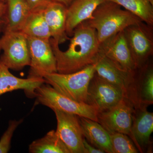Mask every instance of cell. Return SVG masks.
<instances>
[{
	"mask_svg": "<svg viewBox=\"0 0 153 153\" xmlns=\"http://www.w3.org/2000/svg\"><path fill=\"white\" fill-rule=\"evenodd\" d=\"M45 83L42 77L23 79L14 76L0 60V96L10 91L22 89L28 97H35L36 89Z\"/></svg>",
	"mask_w": 153,
	"mask_h": 153,
	"instance_id": "5bb4252c",
	"label": "cell"
},
{
	"mask_svg": "<svg viewBox=\"0 0 153 153\" xmlns=\"http://www.w3.org/2000/svg\"><path fill=\"white\" fill-rule=\"evenodd\" d=\"M113 153L139 152L135 145L127 135L121 133H109Z\"/></svg>",
	"mask_w": 153,
	"mask_h": 153,
	"instance_id": "603a6c76",
	"label": "cell"
},
{
	"mask_svg": "<svg viewBox=\"0 0 153 153\" xmlns=\"http://www.w3.org/2000/svg\"><path fill=\"white\" fill-rule=\"evenodd\" d=\"M94 64L96 74L107 82L124 91L128 98L134 104L135 103V89L137 70L132 72L122 69L100 51Z\"/></svg>",
	"mask_w": 153,
	"mask_h": 153,
	"instance_id": "52a82bcc",
	"label": "cell"
},
{
	"mask_svg": "<svg viewBox=\"0 0 153 153\" xmlns=\"http://www.w3.org/2000/svg\"><path fill=\"white\" fill-rule=\"evenodd\" d=\"M43 11L30 12L20 31L27 37L50 39L51 34Z\"/></svg>",
	"mask_w": 153,
	"mask_h": 153,
	"instance_id": "ffe728a7",
	"label": "cell"
},
{
	"mask_svg": "<svg viewBox=\"0 0 153 153\" xmlns=\"http://www.w3.org/2000/svg\"><path fill=\"white\" fill-rule=\"evenodd\" d=\"M105 0H74L67 8L66 33L71 37L79 24L92 18L94 12Z\"/></svg>",
	"mask_w": 153,
	"mask_h": 153,
	"instance_id": "2e32d148",
	"label": "cell"
},
{
	"mask_svg": "<svg viewBox=\"0 0 153 153\" xmlns=\"http://www.w3.org/2000/svg\"><path fill=\"white\" fill-rule=\"evenodd\" d=\"M35 94L38 103L53 111L75 114L97 122L98 111L94 106L72 100L61 94L50 85H45L44 83L36 89Z\"/></svg>",
	"mask_w": 153,
	"mask_h": 153,
	"instance_id": "277c9868",
	"label": "cell"
},
{
	"mask_svg": "<svg viewBox=\"0 0 153 153\" xmlns=\"http://www.w3.org/2000/svg\"><path fill=\"white\" fill-rule=\"evenodd\" d=\"M67 8L61 3L52 1L43 11L51 38L59 45L70 39L66 33Z\"/></svg>",
	"mask_w": 153,
	"mask_h": 153,
	"instance_id": "9a60e30c",
	"label": "cell"
},
{
	"mask_svg": "<svg viewBox=\"0 0 153 153\" xmlns=\"http://www.w3.org/2000/svg\"><path fill=\"white\" fill-rule=\"evenodd\" d=\"M83 137L91 144L105 153H113L108 132L97 122L79 117Z\"/></svg>",
	"mask_w": 153,
	"mask_h": 153,
	"instance_id": "e0dca14e",
	"label": "cell"
},
{
	"mask_svg": "<svg viewBox=\"0 0 153 153\" xmlns=\"http://www.w3.org/2000/svg\"><path fill=\"white\" fill-rule=\"evenodd\" d=\"M100 52L123 70H137L123 31L100 44Z\"/></svg>",
	"mask_w": 153,
	"mask_h": 153,
	"instance_id": "4fadbf2b",
	"label": "cell"
},
{
	"mask_svg": "<svg viewBox=\"0 0 153 153\" xmlns=\"http://www.w3.org/2000/svg\"><path fill=\"white\" fill-rule=\"evenodd\" d=\"M53 111L57 120L55 131L70 153H85L79 116L60 111Z\"/></svg>",
	"mask_w": 153,
	"mask_h": 153,
	"instance_id": "8fae6325",
	"label": "cell"
},
{
	"mask_svg": "<svg viewBox=\"0 0 153 153\" xmlns=\"http://www.w3.org/2000/svg\"><path fill=\"white\" fill-rule=\"evenodd\" d=\"M27 41L30 57L28 77H42L46 73L57 72L56 59L50 39L27 37Z\"/></svg>",
	"mask_w": 153,
	"mask_h": 153,
	"instance_id": "9c48e42d",
	"label": "cell"
},
{
	"mask_svg": "<svg viewBox=\"0 0 153 153\" xmlns=\"http://www.w3.org/2000/svg\"><path fill=\"white\" fill-rule=\"evenodd\" d=\"M126 97L128 98L124 91L102 79L96 73L89 82L87 104L94 106L98 112L111 108Z\"/></svg>",
	"mask_w": 153,
	"mask_h": 153,
	"instance_id": "ba28073f",
	"label": "cell"
},
{
	"mask_svg": "<svg viewBox=\"0 0 153 153\" xmlns=\"http://www.w3.org/2000/svg\"><path fill=\"white\" fill-rule=\"evenodd\" d=\"M149 62L144 66L138 69L140 71L138 76L137 72L135 107L139 105L148 107L153 103V66L149 64Z\"/></svg>",
	"mask_w": 153,
	"mask_h": 153,
	"instance_id": "ac0fdd59",
	"label": "cell"
},
{
	"mask_svg": "<svg viewBox=\"0 0 153 153\" xmlns=\"http://www.w3.org/2000/svg\"><path fill=\"white\" fill-rule=\"evenodd\" d=\"M1 50V44H0V51Z\"/></svg>",
	"mask_w": 153,
	"mask_h": 153,
	"instance_id": "f546056e",
	"label": "cell"
},
{
	"mask_svg": "<svg viewBox=\"0 0 153 153\" xmlns=\"http://www.w3.org/2000/svg\"><path fill=\"white\" fill-rule=\"evenodd\" d=\"M83 143L85 153H105L103 151L96 148L93 145L89 143L85 138L83 139Z\"/></svg>",
	"mask_w": 153,
	"mask_h": 153,
	"instance_id": "4316f807",
	"label": "cell"
},
{
	"mask_svg": "<svg viewBox=\"0 0 153 153\" xmlns=\"http://www.w3.org/2000/svg\"><path fill=\"white\" fill-rule=\"evenodd\" d=\"M29 151L31 153H70L54 130L33 141L29 146Z\"/></svg>",
	"mask_w": 153,
	"mask_h": 153,
	"instance_id": "44dd1931",
	"label": "cell"
},
{
	"mask_svg": "<svg viewBox=\"0 0 153 153\" xmlns=\"http://www.w3.org/2000/svg\"><path fill=\"white\" fill-rule=\"evenodd\" d=\"M0 38L1 50L3 53L0 58L9 69L21 70L30 66V57L27 37L21 31H4Z\"/></svg>",
	"mask_w": 153,
	"mask_h": 153,
	"instance_id": "5b68a950",
	"label": "cell"
},
{
	"mask_svg": "<svg viewBox=\"0 0 153 153\" xmlns=\"http://www.w3.org/2000/svg\"><path fill=\"white\" fill-rule=\"evenodd\" d=\"M0 2H6V0H0Z\"/></svg>",
	"mask_w": 153,
	"mask_h": 153,
	"instance_id": "f1b7e54d",
	"label": "cell"
},
{
	"mask_svg": "<svg viewBox=\"0 0 153 153\" xmlns=\"http://www.w3.org/2000/svg\"><path fill=\"white\" fill-rule=\"evenodd\" d=\"M95 73L94 64L74 73H46L42 77L61 94L72 100L87 103L88 88Z\"/></svg>",
	"mask_w": 153,
	"mask_h": 153,
	"instance_id": "3957f363",
	"label": "cell"
},
{
	"mask_svg": "<svg viewBox=\"0 0 153 153\" xmlns=\"http://www.w3.org/2000/svg\"><path fill=\"white\" fill-rule=\"evenodd\" d=\"M123 7L142 22L153 26V0H105Z\"/></svg>",
	"mask_w": 153,
	"mask_h": 153,
	"instance_id": "7402d4cb",
	"label": "cell"
},
{
	"mask_svg": "<svg viewBox=\"0 0 153 153\" xmlns=\"http://www.w3.org/2000/svg\"><path fill=\"white\" fill-rule=\"evenodd\" d=\"M123 32L137 68L139 69L153 55V27L142 21L127 27Z\"/></svg>",
	"mask_w": 153,
	"mask_h": 153,
	"instance_id": "8992f818",
	"label": "cell"
},
{
	"mask_svg": "<svg viewBox=\"0 0 153 153\" xmlns=\"http://www.w3.org/2000/svg\"><path fill=\"white\" fill-rule=\"evenodd\" d=\"M134 111L133 102L126 97L111 108L98 112L97 122L108 133H121L129 136Z\"/></svg>",
	"mask_w": 153,
	"mask_h": 153,
	"instance_id": "30bf717a",
	"label": "cell"
},
{
	"mask_svg": "<svg viewBox=\"0 0 153 153\" xmlns=\"http://www.w3.org/2000/svg\"><path fill=\"white\" fill-rule=\"evenodd\" d=\"M6 2L7 21L4 31H21L30 13L27 0H6Z\"/></svg>",
	"mask_w": 153,
	"mask_h": 153,
	"instance_id": "d6986e66",
	"label": "cell"
},
{
	"mask_svg": "<svg viewBox=\"0 0 153 153\" xmlns=\"http://www.w3.org/2000/svg\"><path fill=\"white\" fill-rule=\"evenodd\" d=\"M71 37L65 51L60 50L59 44L54 39H50L58 73H74L94 64L96 61L100 44L95 29L83 22L75 28Z\"/></svg>",
	"mask_w": 153,
	"mask_h": 153,
	"instance_id": "6da1fadb",
	"label": "cell"
},
{
	"mask_svg": "<svg viewBox=\"0 0 153 153\" xmlns=\"http://www.w3.org/2000/svg\"><path fill=\"white\" fill-rule=\"evenodd\" d=\"M147 106L134 107L132 124L129 137L139 152H152L150 137L153 131V113L148 111Z\"/></svg>",
	"mask_w": 153,
	"mask_h": 153,
	"instance_id": "7c38bea8",
	"label": "cell"
},
{
	"mask_svg": "<svg viewBox=\"0 0 153 153\" xmlns=\"http://www.w3.org/2000/svg\"><path fill=\"white\" fill-rule=\"evenodd\" d=\"M23 120V119H21L10 121L7 129L0 140V153H6L9 152L14 132Z\"/></svg>",
	"mask_w": 153,
	"mask_h": 153,
	"instance_id": "cb8c5ba5",
	"label": "cell"
},
{
	"mask_svg": "<svg viewBox=\"0 0 153 153\" xmlns=\"http://www.w3.org/2000/svg\"><path fill=\"white\" fill-rule=\"evenodd\" d=\"M7 4L0 2V34L4 32L7 25Z\"/></svg>",
	"mask_w": 153,
	"mask_h": 153,
	"instance_id": "484cf974",
	"label": "cell"
},
{
	"mask_svg": "<svg viewBox=\"0 0 153 153\" xmlns=\"http://www.w3.org/2000/svg\"><path fill=\"white\" fill-rule=\"evenodd\" d=\"M140 22L138 17L123 10L116 3L105 1L96 9L92 18L84 22L95 29L99 42L101 44L127 27Z\"/></svg>",
	"mask_w": 153,
	"mask_h": 153,
	"instance_id": "7a4b0ae2",
	"label": "cell"
},
{
	"mask_svg": "<svg viewBox=\"0 0 153 153\" xmlns=\"http://www.w3.org/2000/svg\"><path fill=\"white\" fill-rule=\"evenodd\" d=\"M30 12L43 11L52 0H27Z\"/></svg>",
	"mask_w": 153,
	"mask_h": 153,
	"instance_id": "d4e9b609",
	"label": "cell"
},
{
	"mask_svg": "<svg viewBox=\"0 0 153 153\" xmlns=\"http://www.w3.org/2000/svg\"><path fill=\"white\" fill-rule=\"evenodd\" d=\"M74 0H52L54 1L63 4L66 7H68Z\"/></svg>",
	"mask_w": 153,
	"mask_h": 153,
	"instance_id": "83f0119b",
	"label": "cell"
}]
</instances>
